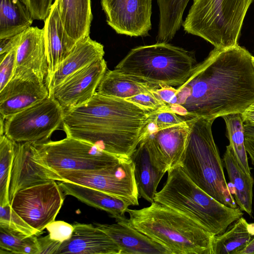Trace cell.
I'll return each instance as SVG.
<instances>
[{
    "instance_id": "1",
    "label": "cell",
    "mask_w": 254,
    "mask_h": 254,
    "mask_svg": "<svg viewBox=\"0 0 254 254\" xmlns=\"http://www.w3.org/2000/svg\"><path fill=\"white\" fill-rule=\"evenodd\" d=\"M252 57L239 45L214 48L177 88L174 103L166 108L186 121L242 113L254 102Z\"/></svg>"
},
{
    "instance_id": "2",
    "label": "cell",
    "mask_w": 254,
    "mask_h": 254,
    "mask_svg": "<svg viewBox=\"0 0 254 254\" xmlns=\"http://www.w3.org/2000/svg\"><path fill=\"white\" fill-rule=\"evenodd\" d=\"M154 111L126 99L96 92L87 102L64 111L66 136L91 143L117 157L130 159Z\"/></svg>"
},
{
    "instance_id": "3",
    "label": "cell",
    "mask_w": 254,
    "mask_h": 254,
    "mask_svg": "<svg viewBox=\"0 0 254 254\" xmlns=\"http://www.w3.org/2000/svg\"><path fill=\"white\" fill-rule=\"evenodd\" d=\"M124 223L167 248L171 254H213L215 235L184 214L157 202L127 209Z\"/></svg>"
},
{
    "instance_id": "4",
    "label": "cell",
    "mask_w": 254,
    "mask_h": 254,
    "mask_svg": "<svg viewBox=\"0 0 254 254\" xmlns=\"http://www.w3.org/2000/svg\"><path fill=\"white\" fill-rule=\"evenodd\" d=\"M154 201L184 214L214 235L224 233L242 217L240 208L228 206L198 187L179 165L170 169Z\"/></svg>"
},
{
    "instance_id": "5",
    "label": "cell",
    "mask_w": 254,
    "mask_h": 254,
    "mask_svg": "<svg viewBox=\"0 0 254 254\" xmlns=\"http://www.w3.org/2000/svg\"><path fill=\"white\" fill-rule=\"evenodd\" d=\"M214 120L194 118L186 121L189 133L180 166L209 195L228 206L237 208L213 137L211 128Z\"/></svg>"
},
{
    "instance_id": "6",
    "label": "cell",
    "mask_w": 254,
    "mask_h": 254,
    "mask_svg": "<svg viewBox=\"0 0 254 254\" xmlns=\"http://www.w3.org/2000/svg\"><path fill=\"white\" fill-rule=\"evenodd\" d=\"M196 64L192 52L157 42L132 49L114 69L152 84L179 87Z\"/></svg>"
},
{
    "instance_id": "7",
    "label": "cell",
    "mask_w": 254,
    "mask_h": 254,
    "mask_svg": "<svg viewBox=\"0 0 254 254\" xmlns=\"http://www.w3.org/2000/svg\"><path fill=\"white\" fill-rule=\"evenodd\" d=\"M254 0H193L183 21L184 31L216 48L238 45L243 21Z\"/></svg>"
},
{
    "instance_id": "8",
    "label": "cell",
    "mask_w": 254,
    "mask_h": 254,
    "mask_svg": "<svg viewBox=\"0 0 254 254\" xmlns=\"http://www.w3.org/2000/svg\"><path fill=\"white\" fill-rule=\"evenodd\" d=\"M35 145L43 163L55 172L99 169L128 159L117 157L91 143L66 136L60 140Z\"/></svg>"
},
{
    "instance_id": "9",
    "label": "cell",
    "mask_w": 254,
    "mask_h": 254,
    "mask_svg": "<svg viewBox=\"0 0 254 254\" xmlns=\"http://www.w3.org/2000/svg\"><path fill=\"white\" fill-rule=\"evenodd\" d=\"M64 115V109L50 94L43 100L5 119L4 133L16 143H44L62 127Z\"/></svg>"
},
{
    "instance_id": "10",
    "label": "cell",
    "mask_w": 254,
    "mask_h": 254,
    "mask_svg": "<svg viewBox=\"0 0 254 254\" xmlns=\"http://www.w3.org/2000/svg\"><path fill=\"white\" fill-rule=\"evenodd\" d=\"M59 182H71L116 196L130 205H138V192L130 159L103 168L56 172Z\"/></svg>"
},
{
    "instance_id": "11",
    "label": "cell",
    "mask_w": 254,
    "mask_h": 254,
    "mask_svg": "<svg viewBox=\"0 0 254 254\" xmlns=\"http://www.w3.org/2000/svg\"><path fill=\"white\" fill-rule=\"evenodd\" d=\"M64 195L59 184L54 181L18 191L10 204L30 226L43 232L55 220L63 204Z\"/></svg>"
},
{
    "instance_id": "12",
    "label": "cell",
    "mask_w": 254,
    "mask_h": 254,
    "mask_svg": "<svg viewBox=\"0 0 254 254\" xmlns=\"http://www.w3.org/2000/svg\"><path fill=\"white\" fill-rule=\"evenodd\" d=\"M152 0H101L107 24L119 34L149 35Z\"/></svg>"
},
{
    "instance_id": "13",
    "label": "cell",
    "mask_w": 254,
    "mask_h": 254,
    "mask_svg": "<svg viewBox=\"0 0 254 254\" xmlns=\"http://www.w3.org/2000/svg\"><path fill=\"white\" fill-rule=\"evenodd\" d=\"M60 180L59 175L43 163L34 143H16L9 188V201L20 190Z\"/></svg>"
},
{
    "instance_id": "14",
    "label": "cell",
    "mask_w": 254,
    "mask_h": 254,
    "mask_svg": "<svg viewBox=\"0 0 254 254\" xmlns=\"http://www.w3.org/2000/svg\"><path fill=\"white\" fill-rule=\"evenodd\" d=\"M107 70L105 59L97 60L68 77L49 93L64 111L77 107L94 95Z\"/></svg>"
},
{
    "instance_id": "15",
    "label": "cell",
    "mask_w": 254,
    "mask_h": 254,
    "mask_svg": "<svg viewBox=\"0 0 254 254\" xmlns=\"http://www.w3.org/2000/svg\"><path fill=\"white\" fill-rule=\"evenodd\" d=\"M45 82L37 75L13 76L0 91V116L4 120L49 96Z\"/></svg>"
},
{
    "instance_id": "16",
    "label": "cell",
    "mask_w": 254,
    "mask_h": 254,
    "mask_svg": "<svg viewBox=\"0 0 254 254\" xmlns=\"http://www.w3.org/2000/svg\"><path fill=\"white\" fill-rule=\"evenodd\" d=\"M189 133L186 121L147 135L148 146L156 166L163 172L180 165Z\"/></svg>"
},
{
    "instance_id": "17",
    "label": "cell",
    "mask_w": 254,
    "mask_h": 254,
    "mask_svg": "<svg viewBox=\"0 0 254 254\" xmlns=\"http://www.w3.org/2000/svg\"><path fill=\"white\" fill-rule=\"evenodd\" d=\"M48 69L44 29L31 26L21 34L13 76L36 75L45 82Z\"/></svg>"
},
{
    "instance_id": "18",
    "label": "cell",
    "mask_w": 254,
    "mask_h": 254,
    "mask_svg": "<svg viewBox=\"0 0 254 254\" xmlns=\"http://www.w3.org/2000/svg\"><path fill=\"white\" fill-rule=\"evenodd\" d=\"M43 27L48 64L46 85L77 43L66 33L55 0Z\"/></svg>"
},
{
    "instance_id": "19",
    "label": "cell",
    "mask_w": 254,
    "mask_h": 254,
    "mask_svg": "<svg viewBox=\"0 0 254 254\" xmlns=\"http://www.w3.org/2000/svg\"><path fill=\"white\" fill-rule=\"evenodd\" d=\"M70 238L63 242L56 254H121L116 243L95 225L75 222Z\"/></svg>"
},
{
    "instance_id": "20",
    "label": "cell",
    "mask_w": 254,
    "mask_h": 254,
    "mask_svg": "<svg viewBox=\"0 0 254 254\" xmlns=\"http://www.w3.org/2000/svg\"><path fill=\"white\" fill-rule=\"evenodd\" d=\"M95 225L116 243L121 254H171L167 248L126 223Z\"/></svg>"
},
{
    "instance_id": "21",
    "label": "cell",
    "mask_w": 254,
    "mask_h": 254,
    "mask_svg": "<svg viewBox=\"0 0 254 254\" xmlns=\"http://www.w3.org/2000/svg\"><path fill=\"white\" fill-rule=\"evenodd\" d=\"M130 159L134 165L139 197H142L151 203L153 202L157 188L165 173L154 162L146 136L140 140Z\"/></svg>"
},
{
    "instance_id": "22",
    "label": "cell",
    "mask_w": 254,
    "mask_h": 254,
    "mask_svg": "<svg viewBox=\"0 0 254 254\" xmlns=\"http://www.w3.org/2000/svg\"><path fill=\"white\" fill-rule=\"evenodd\" d=\"M104 46L89 36L77 43L47 84L50 91L68 77L91 63L104 58Z\"/></svg>"
},
{
    "instance_id": "23",
    "label": "cell",
    "mask_w": 254,
    "mask_h": 254,
    "mask_svg": "<svg viewBox=\"0 0 254 254\" xmlns=\"http://www.w3.org/2000/svg\"><path fill=\"white\" fill-rule=\"evenodd\" d=\"M64 195H71L91 206L109 213L117 222L125 221L130 205L121 198L101 190L71 182L59 183Z\"/></svg>"
},
{
    "instance_id": "24",
    "label": "cell",
    "mask_w": 254,
    "mask_h": 254,
    "mask_svg": "<svg viewBox=\"0 0 254 254\" xmlns=\"http://www.w3.org/2000/svg\"><path fill=\"white\" fill-rule=\"evenodd\" d=\"M67 34L76 43L89 36L93 15L91 0H57Z\"/></svg>"
},
{
    "instance_id": "25",
    "label": "cell",
    "mask_w": 254,
    "mask_h": 254,
    "mask_svg": "<svg viewBox=\"0 0 254 254\" xmlns=\"http://www.w3.org/2000/svg\"><path fill=\"white\" fill-rule=\"evenodd\" d=\"M160 86L114 69L107 70L96 92L102 95L126 99L138 94L151 92Z\"/></svg>"
},
{
    "instance_id": "26",
    "label": "cell",
    "mask_w": 254,
    "mask_h": 254,
    "mask_svg": "<svg viewBox=\"0 0 254 254\" xmlns=\"http://www.w3.org/2000/svg\"><path fill=\"white\" fill-rule=\"evenodd\" d=\"M223 161L229 179L234 189V198L242 211L252 215L254 180L245 172L238 164L230 145L226 146Z\"/></svg>"
},
{
    "instance_id": "27",
    "label": "cell",
    "mask_w": 254,
    "mask_h": 254,
    "mask_svg": "<svg viewBox=\"0 0 254 254\" xmlns=\"http://www.w3.org/2000/svg\"><path fill=\"white\" fill-rule=\"evenodd\" d=\"M33 20L23 0H0V39L23 32L31 26Z\"/></svg>"
},
{
    "instance_id": "28",
    "label": "cell",
    "mask_w": 254,
    "mask_h": 254,
    "mask_svg": "<svg viewBox=\"0 0 254 254\" xmlns=\"http://www.w3.org/2000/svg\"><path fill=\"white\" fill-rule=\"evenodd\" d=\"M254 236V224L241 217L224 233L215 235L213 254H239Z\"/></svg>"
},
{
    "instance_id": "29",
    "label": "cell",
    "mask_w": 254,
    "mask_h": 254,
    "mask_svg": "<svg viewBox=\"0 0 254 254\" xmlns=\"http://www.w3.org/2000/svg\"><path fill=\"white\" fill-rule=\"evenodd\" d=\"M190 0H157L159 10L157 42L168 43L182 26L185 10Z\"/></svg>"
},
{
    "instance_id": "30",
    "label": "cell",
    "mask_w": 254,
    "mask_h": 254,
    "mask_svg": "<svg viewBox=\"0 0 254 254\" xmlns=\"http://www.w3.org/2000/svg\"><path fill=\"white\" fill-rule=\"evenodd\" d=\"M222 118L225 123L227 137L239 165L248 175H251L249 165L248 154L245 147L244 123L241 113L225 115Z\"/></svg>"
},
{
    "instance_id": "31",
    "label": "cell",
    "mask_w": 254,
    "mask_h": 254,
    "mask_svg": "<svg viewBox=\"0 0 254 254\" xmlns=\"http://www.w3.org/2000/svg\"><path fill=\"white\" fill-rule=\"evenodd\" d=\"M0 253L40 254L37 236H27L0 226Z\"/></svg>"
},
{
    "instance_id": "32",
    "label": "cell",
    "mask_w": 254,
    "mask_h": 254,
    "mask_svg": "<svg viewBox=\"0 0 254 254\" xmlns=\"http://www.w3.org/2000/svg\"><path fill=\"white\" fill-rule=\"evenodd\" d=\"M16 143L0 135V206L10 203L9 188Z\"/></svg>"
},
{
    "instance_id": "33",
    "label": "cell",
    "mask_w": 254,
    "mask_h": 254,
    "mask_svg": "<svg viewBox=\"0 0 254 254\" xmlns=\"http://www.w3.org/2000/svg\"><path fill=\"white\" fill-rule=\"evenodd\" d=\"M0 226L27 236H38L43 233L30 226L14 211L10 203L0 206Z\"/></svg>"
},
{
    "instance_id": "34",
    "label": "cell",
    "mask_w": 254,
    "mask_h": 254,
    "mask_svg": "<svg viewBox=\"0 0 254 254\" xmlns=\"http://www.w3.org/2000/svg\"><path fill=\"white\" fill-rule=\"evenodd\" d=\"M186 121L183 118L166 107L154 111L152 114L143 137L158 130L181 124Z\"/></svg>"
},
{
    "instance_id": "35",
    "label": "cell",
    "mask_w": 254,
    "mask_h": 254,
    "mask_svg": "<svg viewBox=\"0 0 254 254\" xmlns=\"http://www.w3.org/2000/svg\"><path fill=\"white\" fill-rule=\"evenodd\" d=\"M16 49L0 55V91L14 75L16 66Z\"/></svg>"
},
{
    "instance_id": "36",
    "label": "cell",
    "mask_w": 254,
    "mask_h": 254,
    "mask_svg": "<svg viewBox=\"0 0 254 254\" xmlns=\"http://www.w3.org/2000/svg\"><path fill=\"white\" fill-rule=\"evenodd\" d=\"M46 229L50 237L54 240L63 243L69 240L74 230V226L64 221H54L48 224Z\"/></svg>"
},
{
    "instance_id": "37",
    "label": "cell",
    "mask_w": 254,
    "mask_h": 254,
    "mask_svg": "<svg viewBox=\"0 0 254 254\" xmlns=\"http://www.w3.org/2000/svg\"><path fill=\"white\" fill-rule=\"evenodd\" d=\"M126 100L152 111H157L166 107V105L157 99L151 92L138 94Z\"/></svg>"
},
{
    "instance_id": "38",
    "label": "cell",
    "mask_w": 254,
    "mask_h": 254,
    "mask_svg": "<svg viewBox=\"0 0 254 254\" xmlns=\"http://www.w3.org/2000/svg\"><path fill=\"white\" fill-rule=\"evenodd\" d=\"M54 0H23L28 7L34 20H45Z\"/></svg>"
},
{
    "instance_id": "39",
    "label": "cell",
    "mask_w": 254,
    "mask_h": 254,
    "mask_svg": "<svg viewBox=\"0 0 254 254\" xmlns=\"http://www.w3.org/2000/svg\"><path fill=\"white\" fill-rule=\"evenodd\" d=\"M177 89L170 86H160L151 91L154 95L166 105L174 103Z\"/></svg>"
},
{
    "instance_id": "40",
    "label": "cell",
    "mask_w": 254,
    "mask_h": 254,
    "mask_svg": "<svg viewBox=\"0 0 254 254\" xmlns=\"http://www.w3.org/2000/svg\"><path fill=\"white\" fill-rule=\"evenodd\" d=\"M38 242L40 249V254H56L62 244L59 241L52 239L49 235L44 237L38 238Z\"/></svg>"
},
{
    "instance_id": "41",
    "label": "cell",
    "mask_w": 254,
    "mask_h": 254,
    "mask_svg": "<svg viewBox=\"0 0 254 254\" xmlns=\"http://www.w3.org/2000/svg\"><path fill=\"white\" fill-rule=\"evenodd\" d=\"M21 34L0 39V55H4L17 48L20 40Z\"/></svg>"
},
{
    "instance_id": "42",
    "label": "cell",
    "mask_w": 254,
    "mask_h": 254,
    "mask_svg": "<svg viewBox=\"0 0 254 254\" xmlns=\"http://www.w3.org/2000/svg\"><path fill=\"white\" fill-rule=\"evenodd\" d=\"M241 116L245 124L254 126V102L241 113Z\"/></svg>"
},
{
    "instance_id": "43",
    "label": "cell",
    "mask_w": 254,
    "mask_h": 254,
    "mask_svg": "<svg viewBox=\"0 0 254 254\" xmlns=\"http://www.w3.org/2000/svg\"><path fill=\"white\" fill-rule=\"evenodd\" d=\"M245 147L252 164L254 166V138L245 137Z\"/></svg>"
},
{
    "instance_id": "44",
    "label": "cell",
    "mask_w": 254,
    "mask_h": 254,
    "mask_svg": "<svg viewBox=\"0 0 254 254\" xmlns=\"http://www.w3.org/2000/svg\"><path fill=\"white\" fill-rule=\"evenodd\" d=\"M239 254H254V237Z\"/></svg>"
},
{
    "instance_id": "45",
    "label": "cell",
    "mask_w": 254,
    "mask_h": 254,
    "mask_svg": "<svg viewBox=\"0 0 254 254\" xmlns=\"http://www.w3.org/2000/svg\"><path fill=\"white\" fill-rule=\"evenodd\" d=\"M244 127L245 137L254 138V126L244 124Z\"/></svg>"
},
{
    "instance_id": "46",
    "label": "cell",
    "mask_w": 254,
    "mask_h": 254,
    "mask_svg": "<svg viewBox=\"0 0 254 254\" xmlns=\"http://www.w3.org/2000/svg\"><path fill=\"white\" fill-rule=\"evenodd\" d=\"M252 62H253V66L254 67V56L252 57Z\"/></svg>"
}]
</instances>
